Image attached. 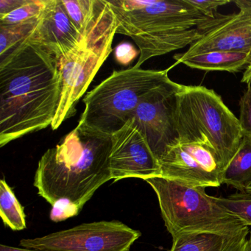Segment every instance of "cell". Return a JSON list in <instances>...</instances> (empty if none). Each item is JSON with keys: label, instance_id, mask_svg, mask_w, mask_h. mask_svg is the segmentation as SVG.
<instances>
[{"label": "cell", "instance_id": "6da1fadb", "mask_svg": "<svg viewBox=\"0 0 251 251\" xmlns=\"http://www.w3.org/2000/svg\"><path fill=\"white\" fill-rule=\"evenodd\" d=\"M61 95L58 59L39 45L0 61V147L52 126Z\"/></svg>", "mask_w": 251, "mask_h": 251}, {"label": "cell", "instance_id": "7a4b0ae2", "mask_svg": "<svg viewBox=\"0 0 251 251\" xmlns=\"http://www.w3.org/2000/svg\"><path fill=\"white\" fill-rule=\"evenodd\" d=\"M111 136L77 126L38 164L33 185L51 205L68 201L81 211L94 194L112 180Z\"/></svg>", "mask_w": 251, "mask_h": 251}, {"label": "cell", "instance_id": "3957f363", "mask_svg": "<svg viewBox=\"0 0 251 251\" xmlns=\"http://www.w3.org/2000/svg\"><path fill=\"white\" fill-rule=\"evenodd\" d=\"M117 34L131 38L139 48L135 67L151 58L190 46L221 24L227 15L212 17L188 0H111Z\"/></svg>", "mask_w": 251, "mask_h": 251}, {"label": "cell", "instance_id": "277c9868", "mask_svg": "<svg viewBox=\"0 0 251 251\" xmlns=\"http://www.w3.org/2000/svg\"><path fill=\"white\" fill-rule=\"evenodd\" d=\"M117 27V19L108 1L97 0L93 17L82 33L80 43L58 60L61 95L51 126L52 130L75 114L77 102L112 52Z\"/></svg>", "mask_w": 251, "mask_h": 251}, {"label": "cell", "instance_id": "5b68a950", "mask_svg": "<svg viewBox=\"0 0 251 251\" xmlns=\"http://www.w3.org/2000/svg\"><path fill=\"white\" fill-rule=\"evenodd\" d=\"M177 100L178 141L208 142L224 170L237 152L244 136L239 119L221 97L205 86L181 85Z\"/></svg>", "mask_w": 251, "mask_h": 251}, {"label": "cell", "instance_id": "8992f818", "mask_svg": "<svg viewBox=\"0 0 251 251\" xmlns=\"http://www.w3.org/2000/svg\"><path fill=\"white\" fill-rule=\"evenodd\" d=\"M158 198L161 216L173 239L193 233L234 236L248 227L207 195L205 188L157 176L145 180Z\"/></svg>", "mask_w": 251, "mask_h": 251}, {"label": "cell", "instance_id": "52a82bcc", "mask_svg": "<svg viewBox=\"0 0 251 251\" xmlns=\"http://www.w3.org/2000/svg\"><path fill=\"white\" fill-rule=\"evenodd\" d=\"M133 67L114 71L83 99L85 110L77 126L112 136L131 120L145 95L170 79L169 70Z\"/></svg>", "mask_w": 251, "mask_h": 251}, {"label": "cell", "instance_id": "ba28073f", "mask_svg": "<svg viewBox=\"0 0 251 251\" xmlns=\"http://www.w3.org/2000/svg\"><path fill=\"white\" fill-rule=\"evenodd\" d=\"M141 235L120 221L92 222L42 237L23 239L20 245L57 251H130Z\"/></svg>", "mask_w": 251, "mask_h": 251}, {"label": "cell", "instance_id": "9c48e42d", "mask_svg": "<svg viewBox=\"0 0 251 251\" xmlns=\"http://www.w3.org/2000/svg\"><path fill=\"white\" fill-rule=\"evenodd\" d=\"M180 86L170 78L157 86L145 95L132 117L159 162L178 143L176 111Z\"/></svg>", "mask_w": 251, "mask_h": 251}, {"label": "cell", "instance_id": "30bf717a", "mask_svg": "<svg viewBox=\"0 0 251 251\" xmlns=\"http://www.w3.org/2000/svg\"><path fill=\"white\" fill-rule=\"evenodd\" d=\"M161 177L198 187L221 186L223 169L211 145L204 141H178L160 161Z\"/></svg>", "mask_w": 251, "mask_h": 251}, {"label": "cell", "instance_id": "8fae6325", "mask_svg": "<svg viewBox=\"0 0 251 251\" xmlns=\"http://www.w3.org/2000/svg\"><path fill=\"white\" fill-rule=\"evenodd\" d=\"M111 139L110 170L114 182L129 177L145 180L161 176L159 161L133 119Z\"/></svg>", "mask_w": 251, "mask_h": 251}, {"label": "cell", "instance_id": "7c38bea8", "mask_svg": "<svg viewBox=\"0 0 251 251\" xmlns=\"http://www.w3.org/2000/svg\"><path fill=\"white\" fill-rule=\"evenodd\" d=\"M239 9L238 14L227 15L221 24L204 35L175 59L187 58L211 51L251 53V0L233 1Z\"/></svg>", "mask_w": 251, "mask_h": 251}, {"label": "cell", "instance_id": "4fadbf2b", "mask_svg": "<svg viewBox=\"0 0 251 251\" xmlns=\"http://www.w3.org/2000/svg\"><path fill=\"white\" fill-rule=\"evenodd\" d=\"M82 34L69 17L62 0H47L39 23L29 42L60 59L80 43Z\"/></svg>", "mask_w": 251, "mask_h": 251}, {"label": "cell", "instance_id": "5bb4252c", "mask_svg": "<svg viewBox=\"0 0 251 251\" xmlns=\"http://www.w3.org/2000/svg\"><path fill=\"white\" fill-rule=\"evenodd\" d=\"M176 64L182 63L192 69L203 71H222L239 73L245 70L251 63V53L230 52V51H211L197 54L187 58L176 59Z\"/></svg>", "mask_w": 251, "mask_h": 251}, {"label": "cell", "instance_id": "9a60e30c", "mask_svg": "<svg viewBox=\"0 0 251 251\" xmlns=\"http://www.w3.org/2000/svg\"><path fill=\"white\" fill-rule=\"evenodd\" d=\"M222 184L245 192L251 183V137L244 136L231 161L223 170Z\"/></svg>", "mask_w": 251, "mask_h": 251}, {"label": "cell", "instance_id": "2e32d148", "mask_svg": "<svg viewBox=\"0 0 251 251\" xmlns=\"http://www.w3.org/2000/svg\"><path fill=\"white\" fill-rule=\"evenodd\" d=\"M235 236L214 233H186L173 239L170 251H223Z\"/></svg>", "mask_w": 251, "mask_h": 251}, {"label": "cell", "instance_id": "e0dca14e", "mask_svg": "<svg viewBox=\"0 0 251 251\" xmlns=\"http://www.w3.org/2000/svg\"><path fill=\"white\" fill-rule=\"evenodd\" d=\"M0 216L4 225L11 230L26 228L24 208L5 179L0 180Z\"/></svg>", "mask_w": 251, "mask_h": 251}, {"label": "cell", "instance_id": "ac0fdd59", "mask_svg": "<svg viewBox=\"0 0 251 251\" xmlns=\"http://www.w3.org/2000/svg\"><path fill=\"white\" fill-rule=\"evenodd\" d=\"M46 3L47 0H28L15 11L0 16V26H21L39 21Z\"/></svg>", "mask_w": 251, "mask_h": 251}, {"label": "cell", "instance_id": "d6986e66", "mask_svg": "<svg viewBox=\"0 0 251 251\" xmlns=\"http://www.w3.org/2000/svg\"><path fill=\"white\" fill-rule=\"evenodd\" d=\"M214 201L245 226H251V194L236 192L227 197H214Z\"/></svg>", "mask_w": 251, "mask_h": 251}, {"label": "cell", "instance_id": "ffe728a7", "mask_svg": "<svg viewBox=\"0 0 251 251\" xmlns=\"http://www.w3.org/2000/svg\"><path fill=\"white\" fill-rule=\"evenodd\" d=\"M70 18L80 33H83L93 17L97 0H62Z\"/></svg>", "mask_w": 251, "mask_h": 251}, {"label": "cell", "instance_id": "44dd1931", "mask_svg": "<svg viewBox=\"0 0 251 251\" xmlns=\"http://www.w3.org/2000/svg\"><path fill=\"white\" fill-rule=\"evenodd\" d=\"M239 108V120L243 135L251 137V85L248 86V89L241 98Z\"/></svg>", "mask_w": 251, "mask_h": 251}, {"label": "cell", "instance_id": "7402d4cb", "mask_svg": "<svg viewBox=\"0 0 251 251\" xmlns=\"http://www.w3.org/2000/svg\"><path fill=\"white\" fill-rule=\"evenodd\" d=\"M52 207L50 219L55 223L77 216L80 211L76 205L68 201H58Z\"/></svg>", "mask_w": 251, "mask_h": 251}, {"label": "cell", "instance_id": "603a6c76", "mask_svg": "<svg viewBox=\"0 0 251 251\" xmlns=\"http://www.w3.org/2000/svg\"><path fill=\"white\" fill-rule=\"evenodd\" d=\"M138 53L140 54V52L133 45L128 42H123L116 48L114 56L118 64L127 66L133 62Z\"/></svg>", "mask_w": 251, "mask_h": 251}, {"label": "cell", "instance_id": "cb8c5ba5", "mask_svg": "<svg viewBox=\"0 0 251 251\" xmlns=\"http://www.w3.org/2000/svg\"><path fill=\"white\" fill-rule=\"evenodd\" d=\"M189 4L210 17L217 16L219 7L230 3L229 0H188Z\"/></svg>", "mask_w": 251, "mask_h": 251}, {"label": "cell", "instance_id": "d4e9b609", "mask_svg": "<svg viewBox=\"0 0 251 251\" xmlns=\"http://www.w3.org/2000/svg\"><path fill=\"white\" fill-rule=\"evenodd\" d=\"M248 233H249V227L233 237L226 245L223 251H245L247 241H248L247 236Z\"/></svg>", "mask_w": 251, "mask_h": 251}, {"label": "cell", "instance_id": "484cf974", "mask_svg": "<svg viewBox=\"0 0 251 251\" xmlns=\"http://www.w3.org/2000/svg\"><path fill=\"white\" fill-rule=\"evenodd\" d=\"M28 0H0V16L6 15L27 3Z\"/></svg>", "mask_w": 251, "mask_h": 251}, {"label": "cell", "instance_id": "4316f807", "mask_svg": "<svg viewBox=\"0 0 251 251\" xmlns=\"http://www.w3.org/2000/svg\"><path fill=\"white\" fill-rule=\"evenodd\" d=\"M0 251H50V250H33L26 248H15V247L8 246V245H0Z\"/></svg>", "mask_w": 251, "mask_h": 251}, {"label": "cell", "instance_id": "83f0119b", "mask_svg": "<svg viewBox=\"0 0 251 251\" xmlns=\"http://www.w3.org/2000/svg\"><path fill=\"white\" fill-rule=\"evenodd\" d=\"M241 81H242V83H246L248 86L251 85V63L249 64V66L245 69Z\"/></svg>", "mask_w": 251, "mask_h": 251}, {"label": "cell", "instance_id": "f1b7e54d", "mask_svg": "<svg viewBox=\"0 0 251 251\" xmlns=\"http://www.w3.org/2000/svg\"><path fill=\"white\" fill-rule=\"evenodd\" d=\"M245 251H251V231L249 239H248V241H247V245L246 248H245Z\"/></svg>", "mask_w": 251, "mask_h": 251}, {"label": "cell", "instance_id": "f546056e", "mask_svg": "<svg viewBox=\"0 0 251 251\" xmlns=\"http://www.w3.org/2000/svg\"><path fill=\"white\" fill-rule=\"evenodd\" d=\"M245 192H248V193L251 194V184H250L249 186H248V188H247L246 190H245Z\"/></svg>", "mask_w": 251, "mask_h": 251}]
</instances>
